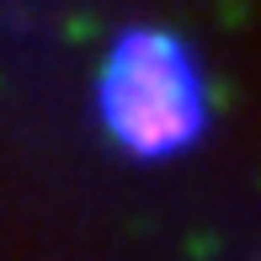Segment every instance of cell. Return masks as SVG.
Here are the masks:
<instances>
[{
    "label": "cell",
    "mask_w": 261,
    "mask_h": 261,
    "mask_svg": "<svg viewBox=\"0 0 261 261\" xmlns=\"http://www.w3.org/2000/svg\"><path fill=\"white\" fill-rule=\"evenodd\" d=\"M96 112L134 160H165L192 149L208 134V86L192 48L176 32L128 27L107 54Z\"/></svg>",
    "instance_id": "cell-1"
}]
</instances>
